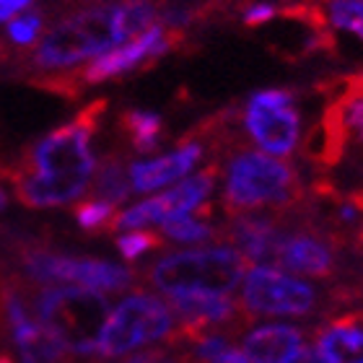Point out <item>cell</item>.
<instances>
[{
    "mask_svg": "<svg viewBox=\"0 0 363 363\" xmlns=\"http://www.w3.org/2000/svg\"><path fill=\"white\" fill-rule=\"evenodd\" d=\"M319 6L333 26L356 34L363 42V0H322Z\"/></svg>",
    "mask_w": 363,
    "mask_h": 363,
    "instance_id": "obj_20",
    "label": "cell"
},
{
    "mask_svg": "<svg viewBox=\"0 0 363 363\" xmlns=\"http://www.w3.org/2000/svg\"><path fill=\"white\" fill-rule=\"evenodd\" d=\"M0 363H16V361L11 356H0Z\"/></svg>",
    "mask_w": 363,
    "mask_h": 363,
    "instance_id": "obj_31",
    "label": "cell"
},
{
    "mask_svg": "<svg viewBox=\"0 0 363 363\" xmlns=\"http://www.w3.org/2000/svg\"><path fill=\"white\" fill-rule=\"evenodd\" d=\"M177 330V319L169 303L151 294H130L120 301L106 319L101 337L96 345V356L101 358H125L145 348L151 342L172 340Z\"/></svg>",
    "mask_w": 363,
    "mask_h": 363,
    "instance_id": "obj_7",
    "label": "cell"
},
{
    "mask_svg": "<svg viewBox=\"0 0 363 363\" xmlns=\"http://www.w3.org/2000/svg\"><path fill=\"white\" fill-rule=\"evenodd\" d=\"M317 348L327 363H363V311L330 319L317 333Z\"/></svg>",
    "mask_w": 363,
    "mask_h": 363,
    "instance_id": "obj_14",
    "label": "cell"
},
{
    "mask_svg": "<svg viewBox=\"0 0 363 363\" xmlns=\"http://www.w3.org/2000/svg\"><path fill=\"white\" fill-rule=\"evenodd\" d=\"M117 250L122 257L133 262V259L143 257L145 252L164 250V236L156 231H130V234H122L117 239Z\"/></svg>",
    "mask_w": 363,
    "mask_h": 363,
    "instance_id": "obj_23",
    "label": "cell"
},
{
    "mask_svg": "<svg viewBox=\"0 0 363 363\" xmlns=\"http://www.w3.org/2000/svg\"><path fill=\"white\" fill-rule=\"evenodd\" d=\"M128 161L122 159L120 153H106L104 159L96 164V172H94V184H91V192H94V200H101V203L109 205H122L133 192V184H130V167H125Z\"/></svg>",
    "mask_w": 363,
    "mask_h": 363,
    "instance_id": "obj_16",
    "label": "cell"
},
{
    "mask_svg": "<svg viewBox=\"0 0 363 363\" xmlns=\"http://www.w3.org/2000/svg\"><path fill=\"white\" fill-rule=\"evenodd\" d=\"M179 358L182 363H250L244 350L236 348L228 335H205L200 340L189 342Z\"/></svg>",
    "mask_w": 363,
    "mask_h": 363,
    "instance_id": "obj_17",
    "label": "cell"
},
{
    "mask_svg": "<svg viewBox=\"0 0 363 363\" xmlns=\"http://www.w3.org/2000/svg\"><path fill=\"white\" fill-rule=\"evenodd\" d=\"M16 262H18V272L26 283H37V286H68L78 288H91L99 294H120L128 291L138 283V272L120 267L106 259H94V257H70L62 252H55L45 244L37 242H23L16 247Z\"/></svg>",
    "mask_w": 363,
    "mask_h": 363,
    "instance_id": "obj_6",
    "label": "cell"
},
{
    "mask_svg": "<svg viewBox=\"0 0 363 363\" xmlns=\"http://www.w3.org/2000/svg\"><path fill=\"white\" fill-rule=\"evenodd\" d=\"M340 234L327 231L317 223L288 226L275 255V265L298 275L330 280L340 270Z\"/></svg>",
    "mask_w": 363,
    "mask_h": 363,
    "instance_id": "obj_9",
    "label": "cell"
},
{
    "mask_svg": "<svg viewBox=\"0 0 363 363\" xmlns=\"http://www.w3.org/2000/svg\"><path fill=\"white\" fill-rule=\"evenodd\" d=\"M275 13H278V8L270 6V3H255V6H250L244 11V23L247 26H259V23L270 21Z\"/></svg>",
    "mask_w": 363,
    "mask_h": 363,
    "instance_id": "obj_27",
    "label": "cell"
},
{
    "mask_svg": "<svg viewBox=\"0 0 363 363\" xmlns=\"http://www.w3.org/2000/svg\"><path fill=\"white\" fill-rule=\"evenodd\" d=\"M112 363H182L179 353H177L174 345L169 348H151V350H140V353H133V356H125L120 361Z\"/></svg>",
    "mask_w": 363,
    "mask_h": 363,
    "instance_id": "obj_25",
    "label": "cell"
},
{
    "mask_svg": "<svg viewBox=\"0 0 363 363\" xmlns=\"http://www.w3.org/2000/svg\"><path fill=\"white\" fill-rule=\"evenodd\" d=\"M34 311L39 322L70 350V356H96L112 306L99 291L78 286H52L34 294Z\"/></svg>",
    "mask_w": 363,
    "mask_h": 363,
    "instance_id": "obj_5",
    "label": "cell"
},
{
    "mask_svg": "<svg viewBox=\"0 0 363 363\" xmlns=\"http://www.w3.org/2000/svg\"><path fill=\"white\" fill-rule=\"evenodd\" d=\"M73 216H76L78 226L84 228V231H89V234H96V231H109L112 220L117 218V208L91 197V200H84V203L76 205Z\"/></svg>",
    "mask_w": 363,
    "mask_h": 363,
    "instance_id": "obj_21",
    "label": "cell"
},
{
    "mask_svg": "<svg viewBox=\"0 0 363 363\" xmlns=\"http://www.w3.org/2000/svg\"><path fill=\"white\" fill-rule=\"evenodd\" d=\"M286 228L288 218L283 213H242V216H231L226 226L218 228V234L247 262L272 267Z\"/></svg>",
    "mask_w": 363,
    "mask_h": 363,
    "instance_id": "obj_10",
    "label": "cell"
},
{
    "mask_svg": "<svg viewBox=\"0 0 363 363\" xmlns=\"http://www.w3.org/2000/svg\"><path fill=\"white\" fill-rule=\"evenodd\" d=\"M247 259L228 244L205 247V250L172 252L156 259L143 272L148 286L167 296L182 294H211L228 296L242 286L247 278Z\"/></svg>",
    "mask_w": 363,
    "mask_h": 363,
    "instance_id": "obj_4",
    "label": "cell"
},
{
    "mask_svg": "<svg viewBox=\"0 0 363 363\" xmlns=\"http://www.w3.org/2000/svg\"><path fill=\"white\" fill-rule=\"evenodd\" d=\"M161 23V6L153 0H96L55 18L37 47L21 57L34 78L70 73L81 62L96 60Z\"/></svg>",
    "mask_w": 363,
    "mask_h": 363,
    "instance_id": "obj_1",
    "label": "cell"
},
{
    "mask_svg": "<svg viewBox=\"0 0 363 363\" xmlns=\"http://www.w3.org/2000/svg\"><path fill=\"white\" fill-rule=\"evenodd\" d=\"M203 138H197L192 133V135L184 138V143L177 151L167 153L161 159L130 164V184H133L135 192H153V189L182 182L195 169L197 161L203 159Z\"/></svg>",
    "mask_w": 363,
    "mask_h": 363,
    "instance_id": "obj_12",
    "label": "cell"
},
{
    "mask_svg": "<svg viewBox=\"0 0 363 363\" xmlns=\"http://www.w3.org/2000/svg\"><path fill=\"white\" fill-rule=\"evenodd\" d=\"M301 174L294 164L272 159L252 148H234L226 156V182H223V208L228 216L270 208L286 213L303 203Z\"/></svg>",
    "mask_w": 363,
    "mask_h": 363,
    "instance_id": "obj_3",
    "label": "cell"
},
{
    "mask_svg": "<svg viewBox=\"0 0 363 363\" xmlns=\"http://www.w3.org/2000/svg\"><path fill=\"white\" fill-rule=\"evenodd\" d=\"M239 303L250 317H311L325 306V296L306 280L257 265L244 278Z\"/></svg>",
    "mask_w": 363,
    "mask_h": 363,
    "instance_id": "obj_8",
    "label": "cell"
},
{
    "mask_svg": "<svg viewBox=\"0 0 363 363\" xmlns=\"http://www.w3.org/2000/svg\"><path fill=\"white\" fill-rule=\"evenodd\" d=\"M306 335L291 325H265L244 335L242 350L250 363H288L303 348Z\"/></svg>",
    "mask_w": 363,
    "mask_h": 363,
    "instance_id": "obj_13",
    "label": "cell"
},
{
    "mask_svg": "<svg viewBox=\"0 0 363 363\" xmlns=\"http://www.w3.org/2000/svg\"><path fill=\"white\" fill-rule=\"evenodd\" d=\"M242 125L247 135L267 153V156H291L301 138V114L294 104L283 109H262L244 106Z\"/></svg>",
    "mask_w": 363,
    "mask_h": 363,
    "instance_id": "obj_11",
    "label": "cell"
},
{
    "mask_svg": "<svg viewBox=\"0 0 363 363\" xmlns=\"http://www.w3.org/2000/svg\"><path fill=\"white\" fill-rule=\"evenodd\" d=\"M161 236H167V239L179 244H195V242H208V239H218V228H213L203 218L174 216V218H167L161 223Z\"/></svg>",
    "mask_w": 363,
    "mask_h": 363,
    "instance_id": "obj_19",
    "label": "cell"
},
{
    "mask_svg": "<svg viewBox=\"0 0 363 363\" xmlns=\"http://www.w3.org/2000/svg\"><path fill=\"white\" fill-rule=\"evenodd\" d=\"M45 11L37 8V11H29V13H23L21 18H16V21L8 23V39L13 42V45H23L29 47L34 45L39 37H42V31H45Z\"/></svg>",
    "mask_w": 363,
    "mask_h": 363,
    "instance_id": "obj_22",
    "label": "cell"
},
{
    "mask_svg": "<svg viewBox=\"0 0 363 363\" xmlns=\"http://www.w3.org/2000/svg\"><path fill=\"white\" fill-rule=\"evenodd\" d=\"M6 208H8V192H6V187L0 184V213L6 211Z\"/></svg>",
    "mask_w": 363,
    "mask_h": 363,
    "instance_id": "obj_30",
    "label": "cell"
},
{
    "mask_svg": "<svg viewBox=\"0 0 363 363\" xmlns=\"http://www.w3.org/2000/svg\"><path fill=\"white\" fill-rule=\"evenodd\" d=\"M122 130L128 133L130 143L138 153H153L159 148L161 138V117L143 109H128L120 117Z\"/></svg>",
    "mask_w": 363,
    "mask_h": 363,
    "instance_id": "obj_18",
    "label": "cell"
},
{
    "mask_svg": "<svg viewBox=\"0 0 363 363\" xmlns=\"http://www.w3.org/2000/svg\"><path fill=\"white\" fill-rule=\"evenodd\" d=\"M288 363H327V358L322 356V350L317 345H303Z\"/></svg>",
    "mask_w": 363,
    "mask_h": 363,
    "instance_id": "obj_28",
    "label": "cell"
},
{
    "mask_svg": "<svg viewBox=\"0 0 363 363\" xmlns=\"http://www.w3.org/2000/svg\"><path fill=\"white\" fill-rule=\"evenodd\" d=\"M34 0H0V21H8L11 16H16L18 11L29 8Z\"/></svg>",
    "mask_w": 363,
    "mask_h": 363,
    "instance_id": "obj_29",
    "label": "cell"
},
{
    "mask_svg": "<svg viewBox=\"0 0 363 363\" xmlns=\"http://www.w3.org/2000/svg\"><path fill=\"white\" fill-rule=\"evenodd\" d=\"M296 94L294 91H283V89H272V91H259L255 96L247 101L252 106H262V109H283V106L294 104Z\"/></svg>",
    "mask_w": 363,
    "mask_h": 363,
    "instance_id": "obj_26",
    "label": "cell"
},
{
    "mask_svg": "<svg viewBox=\"0 0 363 363\" xmlns=\"http://www.w3.org/2000/svg\"><path fill=\"white\" fill-rule=\"evenodd\" d=\"M104 109V99L84 106L76 120L52 130L8 169L6 177L18 203L26 208H57L84 195L99 164L91 151V138Z\"/></svg>",
    "mask_w": 363,
    "mask_h": 363,
    "instance_id": "obj_2",
    "label": "cell"
},
{
    "mask_svg": "<svg viewBox=\"0 0 363 363\" xmlns=\"http://www.w3.org/2000/svg\"><path fill=\"white\" fill-rule=\"evenodd\" d=\"M342 106V122H345V133H348V140L356 138L363 143V96L353 99H342L337 101Z\"/></svg>",
    "mask_w": 363,
    "mask_h": 363,
    "instance_id": "obj_24",
    "label": "cell"
},
{
    "mask_svg": "<svg viewBox=\"0 0 363 363\" xmlns=\"http://www.w3.org/2000/svg\"><path fill=\"white\" fill-rule=\"evenodd\" d=\"M218 172H220V164H211L200 174L182 179V184L156 195V205H159L161 211V223L167 218H174V216H189L192 211H197L208 200L213 187H216Z\"/></svg>",
    "mask_w": 363,
    "mask_h": 363,
    "instance_id": "obj_15",
    "label": "cell"
}]
</instances>
